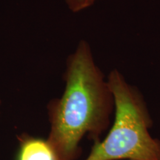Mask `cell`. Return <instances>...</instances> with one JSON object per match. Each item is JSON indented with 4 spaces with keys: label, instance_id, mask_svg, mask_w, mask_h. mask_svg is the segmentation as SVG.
Returning <instances> with one entry per match:
<instances>
[{
    "label": "cell",
    "instance_id": "cell-4",
    "mask_svg": "<svg viewBox=\"0 0 160 160\" xmlns=\"http://www.w3.org/2000/svg\"><path fill=\"white\" fill-rule=\"evenodd\" d=\"M70 11L73 13H79L93 6L99 0H63Z\"/></svg>",
    "mask_w": 160,
    "mask_h": 160
},
{
    "label": "cell",
    "instance_id": "cell-1",
    "mask_svg": "<svg viewBox=\"0 0 160 160\" xmlns=\"http://www.w3.org/2000/svg\"><path fill=\"white\" fill-rule=\"evenodd\" d=\"M63 79L62 95L47 105L50 131L46 140L57 160H77L84 137L96 143L108 131L114 96L85 40L79 41L67 58Z\"/></svg>",
    "mask_w": 160,
    "mask_h": 160
},
{
    "label": "cell",
    "instance_id": "cell-5",
    "mask_svg": "<svg viewBox=\"0 0 160 160\" xmlns=\"http://www.w3.org/2000/svg\"><path fill=\"white\" fill-rule=\"evenodd\" d=\"M1 105H2V100H1V98H0V107H1Z\"/></svg>",
    "mask_w": 160,
    "mask_h": 160
},
{
    "label": "cell",
    "instance_id": "cell-2",
    "mask_svg": "<svg viewBox=\"0 0 160 160\" xmlns=\"http://www.w3.org/2000/svg\"><path fill=\"white\" fill-rule=\"evenodd\" d=\"M107 79L114 96L113 121L85 160H160V140L150 133L153 121L142 94L117 70Z\"/></svg>",
    "mask_w": 160,
    "mask_h": 160
},
{
    "label": "cell",
    "instance_id": "cell-3",
    "mask_svg": "<svg viewBox=\"0 0 160 160\" xmlns=\"http://www.w3.org/2000/svg\"><path fill=\"white\" fill-rule=\"evenodd\" d=\"M19 141L16 160H57L53 150L46 139L22 133Z\"/></svg>",
    "mask_w": 160,
    "mask_h": 160
}]
</instances>
